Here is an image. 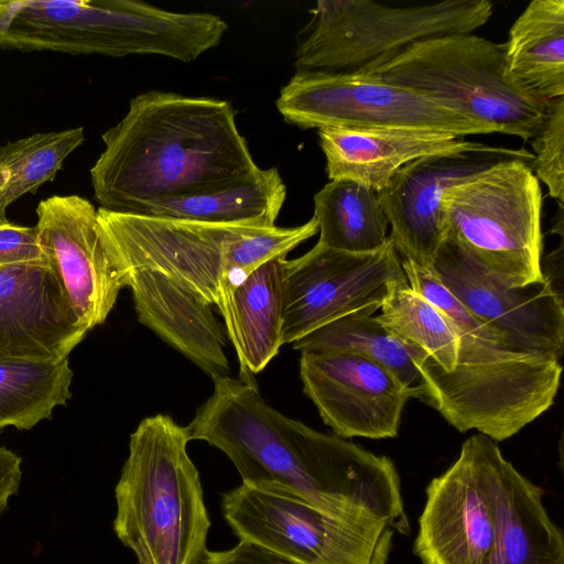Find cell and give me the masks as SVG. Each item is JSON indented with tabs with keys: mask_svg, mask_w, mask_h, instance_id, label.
<instances>
[{
	"mask_svg": "<svg viewBox=\"0 0 564 564\" xmlns=\"http://www.w3.org/2000/svg\"><path fill=\"white\" fill-rule=\"evenodd\" d=\"M213 381V393L185 427L191 441L220 449L242 484L288 492L345 521L410 533L389 457L283 415L256 384L229 376Z\"/></svg>",
	"mask_w": 564,
	"mask_h": 564,
	"instance_id": "1",
	"label": "cell"
},
{
	"mask_svg": "<svg viewBox=\"0 0 564 564\" xmlns=\"http://www.w3.org/2000/svg\"><path fill=\"white\" fill-rule=\"evenodd\" d=\"M101 138L105 149L90 180L100 208L115 213L217 188L259 169L234 107L212 97L161 90L137 95Z\"/></svg>",
	"mask_w": 564,
	"mask_h": 564,
	"instance_id": "2",
	"label": "cell"
},
{
	"mask_svg": "<svg viewBox=\"0 0 564 564\" xmlns=\"http://www.w3.org/2000/svg\"><path fill=\"white\" fill-rule=\"evenodd\" d=\"M400 260L409 285L446 314L458 336L449 372L410 346L423 381L422 402L459 432L477 430L495 442L513 436L552 406L562 375L556 356L513 346L463 307L430 269Z\"/></svg>",
	"mask_w": 564,
	"mask_h": 564,
	"instance_id": "3",
	"label": "cell"
},
{
	"mask_svg": "<svg viewBox=\"0 0 564 564\" xmlns=\"http://www.w3.org/2000/svg\"><path fill=\"white\" fill-rule=\"evenodd\" d=\"M104 241L121 270H145L224 317L236 288L258 265L318 231L314 217L296 227H258L153 218L97 209Z\"/></svg>",
	"mask_w": 564,
	"mask_h": 564,
	"instance_id": "4",
	"label": "cell"
},
{
	"mask_svg": "<svg viewBox=\"0 0 564 564\" xmlns=\"http://www.w3.org/2000/svg\"><path fill=\"white\" fill-rule=\"evenodd\" d=\"M226 22L135 0H0V48L189 63L217 46Z\"/></svg>",
	"mask_w": 564,
	"mask_h": 564,
	"instance_id": "5",
	"label": "cell"
},
{
	"mask_svg": "<svg viewBox=\"0 0 564 564\" xmlns=\"http://www.w3.org/2000/svg\"><path fill=\"white\" fill-rule=\"evenodd\" d=\"M185 426L171 416L143 419L115 488L113 531L138 564H200L210 521Z\"/></svg>",
	"mask_w": 564,
	"mask_h": 564,
	"instance_id": "6",
	"label": "cell"
},
{
	"mask_svg": "<svg viewBox=\"0 0 564 564\" xmlns=\"http://www.w3.org/2000/svg\"><path fill=\"white\" fill-rule=\"evenodd\" d=\"M505 43L473 33L417 42L365 75L440 102L495 131L530 141L552 100L524 91L507 75Z\"/></svg>",
	"mask_w": 564,
	"mask_h": 564,
	"instance_id": "7",
	"label": "cell"
},
{
	"mask_svg": "<svg viewBox=\"0 0 564 564\" xmlns=\"http://www.w3.org/2000/svg\"><path fill=\"white\" fill-rule=\"evenodd\" d=\"M296 40V74L360 76L421 41L473 33L492 14L488 0L390 7L369 0H319Z\"/></svg>",
	"mask_w": 564,
	"mask_h": 564,
	"instance_id": "8",
	"label": "cell"
},
{
	"mask_svg": "<svg viewBox=\"0 0 564 564\" xmlns=\"http://www.w3.org/2000/svg\"><path fill=\"white\" fill-rule=\"evenodd\" d=\"M532 161L508 159L443 195L444 239L509 288L544 281L542 191Z\"/></svg>",
	"mask_w": 564,
	"mask_h": 564,
	"instance_id": "9",
	"label": "cell"
},
{
	"mask_svg": "<svg viewBox=\"0 0 564 564\" xmlns=\"http://www.w3.org/2000/svg\"><path fill=\"white\" fill-rule=\"evenodd\" d=\"M223 516L239 541L297 564H387L394 531L327 514L288 492L242 484L223 494Z\"/></svg>",
	"mask_w": 564,
	"mask_h": 564,
	"instance_id": "10",
	"label": "cell"
},
{
	"mask_svg": "<svg viewBox=\"0 0 564 564\" xmlns=\"http://www.w3.org/2000/svg\"><path fill=\"white\" fill-rule=\"evenodd\" d=\"M276 108L302 129L406 128L458 137L495 133L446 106L368 76L294 74Z\"/></svg>",
	"mask_w": 564,
	"mask_h": 564,
	"instance_id": "11",
	"label": "cell"
},
{
	"mask_svg": "<svg viewBox=\"0 0 564 564\" xmlns=\"http://www.w3.org/2000/svg\"><path fill=\"white\" fill-rule=\"evenodd\" d=\"M501 451L468 437L455 463L426 487L413 551L421 564H487L496 535L494 475Z\"/></svg>",
	"mask_w": 564,
	"mask_h": 564,
	"instance_id": "12",
	"label": "cell"
},
{
	"mask_svg": "<svg viewBox=\"0 0 564 564\" xmlns=\"http://www.w3.org/2000/svg\"><path fill=\"white\" fill-rule=\"evenodd\" d=\"M408 282L390 238L378 250L354 253L318 242L285 260L283 344H293L347 314L379 310L391 290Z\"/></svg>",
	"mask_w": 564,
	"mask_h": 564,
	"instance_id": "13",
	"label": "cell"
},
{
	"mask_svg": "<svg viewBox=\"0 0 564 564\" xmlns=\"http://www.w3.org/2000/svg\"><path fill=\"white\" fill-rule=\"evenodd\" d=\"M508 159L533 161L525 149L477 142L468 150L426 155L398 169L378 191L400 259L431 269L444 239L442 198L446 189Z\"/></svg>",
	"mask_w": 564,
	"mask_h": 564,
	"instance_id": "14",
	"label": "cell"
},
{
	"mask_svg": "<svg viewBox=\"0 0 564 564\" xmlns=\"http://www.w3.org/2000/svg\"><path fill=\"white\" fill-rule=\"evenodd\" d=\"M39 246L73 311L89 332L102 324L126 288L100 232L95 206L79 195H54L39 203Z\"/></svg>",
	"mask_w": 564,
	"mask_h": 564,
	"instance_id": "15",
	"label": "cell"
},
{
	"mask_svg": "<svg viewBox=\"0 0 564 564\" xmlns=\"http://www.w3.org/2000/svg\"><path fill=\"white\" fill-rule=\"evenodd\" d=\"M430 270L463 307L513 346L561 359L564 305L549 276L522 288L506 286L448 239H443Z\"/></svg>",
	"mask_w": 564,
	"mask_h": 564,
	"instance_id": "16",
	"label": "cell"
},
{
	"mask_svg": "<svg viewBox=\"0 0 564 564\" xmlns=\"http://www.w3.org/2000/svg\"><path fill=\"white\" fill-rule=\"evenodd\" d=\"M300 377L323 422L340 437L398 435L410 391L383 366L346 352H302Z\"/></svg>",
	"mask_w": 564,
	"mask_h": 564,
	"instance_id": "17",
	"label": "cell"
},
{
	"mask_svg": "<svg viewBox=\"0 0 564 564\" xmlns=\"http://www.w3.org/2000/svg\"><path fill=\"white\" fill-rule=\"evenodd\" d=\"M87 332L47 260L0 265V357L68 358Z\"/></svg>",
	"mask_w": 564,
	"mask_h": 564,
	"instance_id": "18",
	"label": "cell"
},
{
	"mask_svg": "<svg viewBox=\"0 0 564 564\" xmlns=\"http://www.w3.org/2000/svg\"><path fill=\"white\" fill-rule=\"evenodd\" d=\"M329 180L347 178L382 189L404 164L426 155L474 148L453 133L406 128L318 129Z\"/></svg>",
	"mask_w": 564,
	"mask_h": 564,
	"instance_id": "19",
	"label": "cell"
},
{
	"mask_svg": "<svg viewBox=\"0 0 564 564\" xmlns=\"http://www.w3.org/2000/svg\"><path fill=\"white\" fill-rule=\"evenodd\" d=\"M138 319L212 379L228 376L227 333L204 307L144 270H122Z\"/></svg>",
	"mask_w": 564,
	"mask_h": 564,
	"instance_id": "20",
	"label": "cell"
},
{
	"mask_svg": "<svg viewBox=\"0 0 564 564\" xmlns=\"http://www.w3.org/2000/svg\"><path fill=\"white\" fill-rule=\"evenodd\" d=\"M543 489L507 460L495 466V542L487 564H564V538L543 506Z\"/></svg>",
	"mask_w": 564,
	"mask_h": 564,
	"instance_id": "21",
	"label": "cell"
},
{
	"mask_svg": "<svg viewBox=\"0 0 564 564\" xmlns=\"http://www.w3.org/2000/svg\"><path fill=\"white\" fill-rule=\"evenodd\" d=\"M285 260L274 257L258 265L234 291L224 322L234 345L241 380L254 384L283 344Z\"/></svg>",
	"mask_w": 564,
	"mask_h": 564,
	"instance_id": "22",
	"label": "cell"
},
{
	"mask_svg": "<svg viewBox=\"0 0 564 564\" xmlns=\"http://www.w3.org/2000/svg\"><path fill=\"white\" fill-rule=\"evenodd\" d=\"M286 197L275 167L258 169L237 182L143 204L130 214L210 224L273 227Z\"/></svg>",
	"mask_w": 564,
	"mask_h": 564,
	"instance_id": "23",
	"label": "cell"
},
{
	"mask_svg": "<svg viewBox=\"0 0 564 564\" xmlns=\"http://www.w3.org/2000/svg\"><path fill=\"white\" fill-rule=\"evenodd\" d=\"M507 75L530 95L564 97V0H533L505 43Z\"/></svg>",
	"mask_w": 564,
	"mask_h": 564,
	"instance_id": "24",
	"label": "cell"
},
{
	"mask_svg": "<svg viewBox=\"0 0 564 564\" xmlns=\"http://www.w3.org/2000/svg\"><path fill=\"white\" fill-rule=\"evenodd\" d=\"M375 307L364 308L339 317L292 344L302 352H346L362 356L390 370L422 401L423 381L416 369L411 347L382 326Z\"/></svg>",
	"mask_w": 564,
	"mask_h": 564,
	"instance_id": "25",
	"label": "cell"
},
{
	"mask_svg": "<svg viewBox=\"0 0 564 564\" xmlns=\"http://www.w3.org/2000/svg\"><path fill=\"white\" fill-rule=\"evenodd\" d=\"M318 242L354 252H371L389 238L388 219L378 192L358 182L330 180L314 195V215Z\"/></svg>",
	"mask_w": 564,
	"mask_h": 564,
	"instance_id": "26",
	"label": "cell"
},
{
	"mask_svg": "<svg viewBox=\"0 0 564 564\" xmlns=\"http://www.w3.org/2000/svg\"><path fill=\"white\" fill-rule=\"evenodd\" d=\"M68 358L0 357V431L31 430L72 397Z\"/></svg>",
	"mask_w": 564,
	"mask_h": 564,
	"instance_id": "27",
	"label": "cell"
},
{
	"mask_svg": "<svg viewBox=\"0 0 564 564\" xmlns=\"http://www.w3.org/2000/svg\"><path fill=\"white\" fill-rule=\"evenodd\" d=\"M83 127L37 132L0 145V225L8 207L53 181L66 158L85 141Z\"/></svg>",
	"mask_w": 564,
	"mask_h": 564,
	"instance_id": "28",
	"label": "cell"
},
{
	"mask_svg": "<svg viewBox=\"0 0 564 564\" xmlns=\"http://www.w3.org/2000/svg\"><path fill=\"white\" fill-rule=\"evenodd\" d=\"M379 310L376 317L391 334L419 349L443 371L454 369L458 350L454 324L408 282L397 284Z\"/></svg>",
	"mask_w": 564,
	"mask_h": 564,
	"instance_id": "29",
	"label": "cell"
},
{
	"mask_svg": "<svg viewBox=\"0 0 564 564\" xmlns=\"http://www.w3.org/2000/svg\"><path fill=\"white\" fill-rule=\"evenodd\" d=\"M530 143L534 152L531 169L535 177L547 186L550 197L563 204L564 97L552 100L541 130Z\"/></svg>",
	"mask_w": 564,
	"mask_h": 564,
	"instance_id": "30",
	"label": "cell"
},
{
	"mask_svg": "<svg viewBox=\"0 0 564 564\" xmlns=\"http://www.w3.org/2000/svg\"><path fill=\"white\" fill-rule=\"evenodd\" d=\"M46 260L34 227L0 225V265Z\"/></svg>",
	"mask_w": 564,
	"mask_h": 564,
	"instance_id": "31",
	"label": "cell"
},
{
	"mask_svg": "<svg viewBox=\"0 0 564 564\" xmlns=\"http://www.w3.org/2000/svg\"><path fill=\"white\" fill-rule=\"evenodd\" d=\"M200 564H297L253 543L239 541L225 551H206Z\"/></svg>",
	"mask_w": 564,
	"mask_h": 564,
	"instance_id": "32",
	"label": "cell"
},
{
	"mask_svg": "<svg viewBox=\"0 0 564 564\" xmlns=\"http://www.w3.org/2000/svg\"><path fill=\"white\" fill-rule=\"evenodd\" d=\"M21 462L20 456L0 446V516L7 510L9 499L19 491Z\"/></svg>",
	"mask_w": 564,
	"mask_h": 564,
	"instance_id": "33",
	"label": "cell"
}]
</instances>
